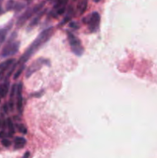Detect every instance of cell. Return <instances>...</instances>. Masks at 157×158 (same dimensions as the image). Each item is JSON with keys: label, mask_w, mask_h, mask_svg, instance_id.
I'll return each instance as SVG.
<instances>
[{"label": "cell", "mask_w": 157, "mask_h": 158, "mask_svg": "<svg viewBox=\"0 0 157 158\" xmlns=\"http://www.w3.org/2000/svg\"><path fill=\"white\" fill-rule=\"evenodd\" d=\"M53 33V26H50V27H48L44 29V30H42L38 35L37 37L35 38V40L29 45V47L27 48V50L24 52V54L20 57L19 62H17V64H25V62H28L29 59L31 58L38 50H40L52 38Z\"/></svg>", "instance_id": "1"}, {"label": "cell", "mask_w": 157, "mask_h": 158, "mask_svg": "<svg viewBox=\"0 0 157 158\" xmlns=\"http://www.w3.org/2000/svg\"><path fill=\"white\" fill-rule=\"evenodd\" d=\"M16 36V33H13L7 42V43L6 44V46L3 47L0 54V56L2 58H6L8 56H14L18 52L20 46V43L17 40H15Z\"/></svg>", "instance_id": "2"}, {"label": "cell", "mask_w": 157, "mask_h": 158, "mask_svg": "<svg viewBox=\"0 0 157 158\" xmlns=\"http://www.w3.org/2000/svg\"><path fill=\"white\" fill-rule=\"evenodd\" d=\"M66 33H67L69 43L71 50L73 52V54H75L76 56H83L85 50H84V47H83L80 40L69 30L66 32Z\"/></svg>", "instance_id": "3"}, {"label": "cell", "mask_w": 157, "mask_h": 158, "mask_svg": "<svg viewBox=\"0 0 157 158\" xmlns=\"http://www.w3.org/2000/svg\"><path fill=\"white\" fill-rule=\"evenodd\" d=\"M83 21L88 26L89 31L91 33H95L98 31L100 25V15L97 12H93L84 18Z\"/></svg>", "instance_id": "4"}, {"label": "cell", "mask_w": 157, "mask_h": 158, "mask_svg": "<svg viewBox=\"0 0 157 158\" xmlns=\"http://www.w3.org/2000/svg\"><path fill=\"white\" fill-rule=\"evenodd\" d=\"M50 62L49 60L45 58H39L34 62L31 63V65L29 66L26 69V73H25V77L26 78H29L33 75V73H36L39 69H41V68L43 66H50Z\"/></svg>", "instance_id": "5"}, {"label": "cell", "mask_w": 157, "mask_h": 158, "mask_svg": "<svg viewBox=\"0 0 157 158\" xmlns=\"http://www.w3.org/2000/svg\"><path fill=\"white\" fill-rule=\"evenodd\" d=\"M44 5H45V2H42V3H39V5L34 6L33 8L29 9L25 11V13H23V14L19 17V19H18L16 23L17 25L20 26H23L29 18H31V17L33 16V15L37 13L39 10H42V7L44 6Z\"/></svg>", "instance_id": "6"}, {"label": "cell", "mask_w": 157, "mask_h": 158, "mask_svg": "<svg viewBox=\"0 0 157 158\" xmlns=\"http://www.w3.org/2000/svg\"><path fill=\"white\" fill-rule=\"evenodd\" d=\"M16 95H17V110L19 112L22 113L23 109V84L22 83H19L17 85L16 89Z\"/></svg>", "instance_id": "7"}, {"label": "cell", "mask_w": 157, "mask_h": 158, "mask_svg": "<svg viewBox=\"0 0 157 158\" xmlns=\"http://www.w3.org/2000/svg\"><path fill=\"white\" fill-rule=\"evenodd\" d=\"M15 143V149H22L25 147L26 144V140L24 137H17L14 140Z\"/></svg>", "instance_id": "8"}, {"label": "cell", "mask_w": 157, "mask_h": 158, "mask_svg": "<svg viewBox=\"0 0 157 158\" xmlns=\"http://www.w3.org/2000/svg\"><path fill=\"white\" fill-rule=\"evenodd\" d=\"M8 86H9V83L8 81L5 82L3 84L0 85V100L2 98L6 96L8 92Z\"/></svg>", "instance_id": "9"}, {"label": "cell", "mask_w": 157, "mask_h": 158, "mask_svg": "<svg viewBox=\"0 0 157 158\" xmlns=\"http://www.w3.org/2000/svg\"><path fill=\"white\" fill-rule=\"evenodd\" d=\"M15 59H9L7 60L4 61L0 63V70L1 71H5L8 68L13 66V64L15 62Z\"/></svg>", "instance_id": "10"}, {"label": "cell", "mask_w": 157, "mask_h": 158, "mask_svg": "<svg viewBox=\"0 0 157 158\" xmlns=\"http://www.w3.org/2000/svg\"><path fill=\"white\" fill-rule=\"evenodd\" d=\"M12 26V24L9 25V26L6 28H4V29H0V46L3 43V42L6 40V37L7 33H8V30L10 29V27Z\"/></svg>", "instance_id": "11"}, {"label": "cell", "mask_w": 157, "mask_h": 158, "mask_svg": "<svg viewBox=\"0 0 157 158\" xmlns=\"http://www.w3.org/2000/svg\"><path fill=\"white\" fill-rule=\"evenodd\" d=\"M44 14H45V11L40 12V13H39V14H38L37 16H35V18L31 21V23H29V27L33 28V27H34V26H37L38 24H39V21H40L41 17Z\"/></svg>", "instance_id": "12"}, {"label": "cell", "mask_w": 157, "mask_h": 158, "mask_svg": "<svg viewBox=\"0 0 157 158\" xmlns=\"http://www.w3.org/2000/svg\"><path fill=\"white\" fill-rule=\"evenodd\" d=\"M25 64H22L20 66V67H19V69H17V71L16 72V73L14 74V77H13V78H14V79H18L19 77H20V75L22 74V73L23 72V70H24V69H25Z\"/></svg>", "instance_id": "13"}, {"label": "cell", "mask_w": 157, "mask_h": 158, "mask_svg": "<svg viewBox=\"0 0 157 158\" xmlns=\"http://www.w3.org/2000/svg\"><path fill=\"white\" fill-rule=\"evenodd\" d=\"M7 123H8V129L9 130V133H11V135H13V133H15V127L11 119L8 118L7 120Z\"/></svg>", "instance_id": "14"}, {"label": "cell", "mask_w": 157, "mask_h": 158, "mask_svg": "<svg viewBox=\"0 0 157 158\" xmlns=\"http://www.w3.org/2000/svg\"><path fill=\"white\" fill-rule=\"evenodd\" d=\"M67 2H68V0H58L54 7H55V9H59L60 7L65 6V5L67 3Z\"/></svg>", "instance_id": "15"}, {"label": "cell", "mask_w": 157, "mask_h": 158, "mask_svg": "<svg viewBox=\"0 0 157 158\" xmlns=\"http://www.w3.org/2000/svg\"><path fill=\"white\" fill-rule=\"evenodd\" d=\"M17 128H18L19 132H20L21 133H23V134H26L27 133L26 127L23 124H17Z\"/></svg>", "instance_id": "16"}, {"label": "cell", "mask_w": 157, "mask_h": 158, "mask_svg": "<svg viewBox=\"0 0 157 158\" xmlns=\"http://www.w3.org/2000/svg\"><path fill=\"white\" fill-rule=\"evenodd\" d=\"M2 144L4 146V147H8L11 145V141L8 139H5V138H2Z\"/></svg>", "instance_id": "17"}, {"label": "cell", "mask_w": 157, "mask_h": 158, "mask_svg": "<svg viewBox=\"0 0 157 158\" xmlns=\"http://www.w3.org/2000/svg\"><path fill=\"white\" fill-rule=\"evenodd\" d=\"M87 7V1H84L83 2V5H82V7L80 8V14H83V13H85L86 9Z\"/></svg>", "instance_id": "18"}, {"label": "cell", "mask_w": 157, "mask_h": 158, "mask_svg": "<svg viewBox=\"0 0 157 158\" xmlns=\"http://www.w3.org/2000/svg\"><path fill=\"white\" fill-rule=\"evenodd\" d=\"M16 89H17V86L16 84L13 86V87H12V89H11V94H10V97L13 98L15 95V93L16 92Z\"/></svg>", "instance_id": "19"}, {"label": "cell", "mask_w": 157, "mask_h": 158, "mask_svg": "<svg viewBox=\"0 0 157 158\" xmlns=\"http://www.w3.org/2000/svg\"><path fill=\"white\" fill-rule=\"evenodd\" d=\"M65 12H66V7L65 6L60 7V8L58 9V10H57V13H58L59 15H62Z\"/></svg>", "instance_id": "20"}, {"label": "cell", "mask_w": 157, "mask_h": 158, "mask_svg": "<svg viewBox=\"0 0 157 158\" xmlns=\"http://www.w3.org/2000/svg\"><path fill=\"white\" fill-rule=\"evenodd\" d=\"M69 26H70V27H72V28H74V29H78V26L76 24V23H74V22H71L70 24H69Z\"/></svg>", "instance_id": "21"}, {"label": "cell", "mask_w": 157, "mask_h": 158, "mask_svg": "<svg viewBox=\"0 0 157 158\" xmlns=\"http://www.w3.org/2000/svg\"><path fill=\"white\" fill-rule=\"evenodd\" d=\"M5 136H6V133H5L4 131H1L0 132V138H4Z\"/></svg>", "instance_id": "22"}, {"label": "cell", "mask_w": 157, "mask_h": 158, "mask_svg": "<svg viewBox=\"0 0 157 158\" xmlns=\"http://www.w3.org/2000/svg\"><path fill=\"white\" fill-rule=\"evenodd\" d=\"M29 155H30V154H29V152L27 151L26 153H25V154H24V156H23V157H29Z\"/></svg>", "instance_id": "23"}, {"label": "cell", "mask_w": 157, "mask_h": 158, "mask_svg": "<svg viewBox=\"0 0 157 158\" xmlns=\"http://www.w3.org/2000/svg\"><path fill=\"white\" fill-rule=\"evenodd\" d=\"M3 0H0V14L2 13V6H1V4H2V2Z\"/></svg>", "instance_id": "24"}, {"label": "cell", "mask_w": 157, "mask_h": 158, "mask_svg": "<svg viewBox=\"0 0 157 158\" xmlns=\"http://www.w3.org/2000/svg\"><path fill=\"white\" fill-rule=\"evenodd\" d=\"M93 1H94L95 2H99V1H100V0H93Z\"/></svg>", "instance_id": "25"}, {"label": "cell", "mask_w": 157, "mask_h": 158, "mask_svg": "<svg viewBox=\"0 0 157 158\" xmlns=\"http://www.w3.org/2000/svg\"><path fill=\"white\" fill-rule=\"evenodd\" d=\"M0 126H1V121H0Z\"/></svg>", "instance_id": "26"}, {"label": "cell", "mask_w": 157, "mask_h": 158, "mask_svg": "<svg viewBox=\"0 0 157 158\" xmlns=\"http://www.w3.org/2000/svg\"><path fill=\"white\" fill-rule=\"evenodd\" d=\"M0 74H1V73H0Z\"/></svg>", "instance_id": "27"}]
</instances>
